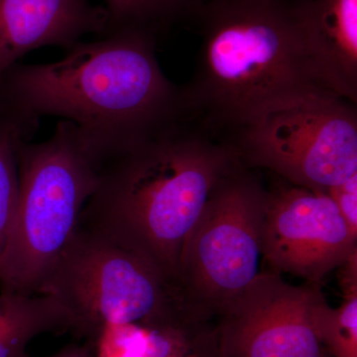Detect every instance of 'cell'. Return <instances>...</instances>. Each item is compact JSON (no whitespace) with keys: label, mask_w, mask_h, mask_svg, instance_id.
<instances>
[{"label":"cell","mask_w":357,"mask_h":357,"mask_svg":"<svg viewBox=\"0 0 357 357\" xmlns=\"http://www.w3.org/2000/svg\"><path fill=\"white\" fill-rule=\"evenodd\" d=\"M190 116L98 152L79 227L153 263L177 282L185 238L218 184L241 164L229 141Z\"/></svg>","instance_id":"6da1fadb"},{"label":"cell","mask_w":357,"mask_h":357,"mask_svg":"<svg viewBox=\"0 0 357 357\" xmlns=\"http://www.w3.org/2000/svg\"><path fill=\"white\" fill-rule=\"evenodd\" d=\"M79 41L49 64H16L0 82V100L38 124L44 115L73 122L96 153L189 116L182 86L168 79L156 37L137 30Z\"/></svg>","instance_id":"7a4b0ae2"},{"label":"cell","mask_w":357,"mask_h":357,"mask_svg":"<svg viewBox=\"0 0 357 357\" xmlns=\"http://www.w3.org/2000/svg\"><path fill=\"white\" fill-rule=\"evenodd\" d=\"M196 20L203 43L183 93L190 116L218 135H234L292 96L332 93L310 58L292 0H206Z\"/></svg>","instance_id":"3957f363"},{"label":"cell","mask_w":357,"mask_h":357,"mask_svg":"<svg viewBox=\"0 0 357 357\" xmlns=\"http://www.w3.org/2000/svg\"><path fill=\"white\" fill-rule=\"evenodd\" d=\"M17 165L20 192L0 255V289L33 295L77 232L96 188L98 158L79 128L61 121L49 139L21 143Z\"/></svg>","instance_id":"277c9868"},{"label":"cell","mask_w":357,"mask_h":357,"mask_svg":"<svg viewBox=\"0 0 357 357\" xmlns=\"http://www.w3.org/2000/svg\"><path fill=\"white\" fill-rule=\"evenodd\" d=\"M38 294L69 312L72 331L98 337L105 328H155L194 317L177 282L146 258L77 227Z\"/></svg>","instance_id":"5b68a950"},{"label":"cell","mask_w":357,"mask_h":357,"mask_svg":"<svg viewBox=\"0 0 357 357\" xmlns=\"http://www.w3.org/2000/svg\"><path fill=\"white\" fill-rule=\"evenodd\" d=\"M234 135L239 159L292 185L326 192L357 174L356 105L330 91L282 100Z\"/></svg>","instance_id":"8992f818"},{"label":"cell","mask_w":357,"mask_h":357,"mask_svg":"<svg viewBox=\"0 0 357 357\" xmlns=\"http://www.w3.org/2000/svg\"><path fill=\"white\" fill-rule=\"evenodd\" d=\"M265 199L266 191L236 167L185 238L177 283L202 314H222L259 274Z\"/></svg>","instance_id":"52a82bcc"},{"label":"cell","mask_w":357,"mask_h":357,"mask_svg":"<svg viewBox=\"0 0 357 357\" xmlns=\"http://www.w3.org/2000/svg\"><path fill=\"white\" fill-rule=\"evenodd\" d=\"M356 241L326 192L290 183L266 192L262 255L275 273L319 284L357 252Z\"/></svg>","instance_id":"ba28073f"},{"label":"cell","mask_w":357,"mask_h":357,"mask_svg":"<svg viewBox=\"0 0 357 357\" xmlns=\"http://www.w3.org/2000/svg\"><path fill=\"white\" fill-rule=\"evenodd\" d=\"M318 284L297 287L280 274L259 273L222 312L218 357H321L312 312Z\"/></svg>","instance_id":"9c48e42d"},{"label":"cell","mask_w":357,"mask_h":357,"mask_svg":"<svg viewBox=\"0 0 357 357\" xmlns=\"http://www.w3.org/2000/svg\"><path fill=\"white\" fill-rule=\"evenodd\" d=\"M102 6L84 0H0V82L26 54L67 49L89 34L107 33Z\"/></svg>","instance_id":"30bf717a"},{"label":"cell","mask_w":357,"mask_h":357,"mask_svg":"<svg viewBox=\"0 0 357 357\" xmlns=\"http://www.w3.org/2000/svg\"><path fill=\"white\" fill-rule=\"evenodd\" d=\"M296 17L326 89L357 102V0H292Z\"/></svg>","instance_id":"8fae6325"},{"label":"cell","mask_w":357,"mask_h":357,"mask_svg":"<svg viewBox=\"0 0 357 357\" xmlns=\"http://www.w3.org/2000/svg\"><path fill=\"white\" fill-rule=\"evenodd\" d=\"M65 331H72V319L51 296L0 293V357H22L37 335Z\"/></svg>","instance_id":"7c38bea8"},{"label":"cell","mask_w":357,"mask_h":357,"mask_svg":"<svg viewBox=\"0 0 357 357\" xmlns=\"http://www.w3.org/2000/svg\"><path fill=\"white\" fill-rule=\"evenodd\" d=\"M340 268L344 302L333 309L321 295L312 307V328L335 357H357V252Z\"/></svg>","instance_id":"4fadbf2b"},{"label":"cell","mask_w":357,"mask_h":357,"mask_svg":"<svg viewBox=\"0 0 357 357\" xmlns=\"http://www.w3.org/2000/svg\"><path fill=\"white\" fill-rule=\"evenodd\" d=\"M206 0H105L107 33L137 30L156 37L176 23L196 20ZM103 35V36H105Z\"/></svg>","instance_id":"5bb4252c"},{"label":"cell","mask_w":357,"mask_h":357,"mask_svg":"<svg viewBox=\"0 0 357 357\" xmlns=\"http://www.w3.org/2000/svg\"><path fill=\"white\" fill-rule=\"evenodd\" d=\"M38 124L25 121L0 102V255L6 246L13 222L18 192L17 151L30 140Z\"/></svg>","instance_id":"9a60e30c"},{"label":"cell","mask_w":357,"mask_h":357,"mask_svg":"<svg viewBox=\"0 0 357 357\" xmlns=\"http://www.w3.org/2000/svg\"><path fill=\"white\" fill-rule=\"evenodd\" d=\"M201 321L138 328L128 357H218L217 337L201 342Z\"/></svg>","instance_id":"2e32d148"},{"label":"cell","mask_w":357,"mask_h":357,"mask_svg":"<svg viewBox=\"0 0 357 357\" xmlns=\"http://www.w3.org/2000/svg\"><path fill=\"white\" fill-rule=\"evenodd\" d=\"M352 234L357 236V174L326 190Z\"/></svg>","instance_id":"e0dca14e"},{"label":"cell","mask_w":357,"mask_h":357,"mask_svg":"<svg viewBox=\"0 0 357 357\" xmlns=\"http://www.w3.org/2000/svg\"><path fill=\"white\" fill-rule=\"evenodd\" d=\"M22 357H29L27 354H24ZM52 357H93L89 345H76L70 344L69 347H65L56 356Z\"/></svg>","instance_id":"ac0fdd59"},{"label":"cell","mask_w":357,"mask_h":357,"mask_svg":"<svg viewBox=\"0 0 357 357\" xmlns=\"http://www.w3.org/2000/svg\"><path fill=\"white\" fill-rule=\"evenodd\" d=\"M84 1H89V0H84Z\"/></svg>","instance_id":"d6986e66"}]
</instances>
